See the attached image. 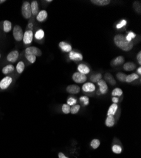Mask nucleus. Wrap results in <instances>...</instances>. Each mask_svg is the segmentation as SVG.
I'll list each match as a JSON object with an SVG mask.
<instances>
[{
  "label": "nucleus",
  "instance_id": "nucleus-36",
  "mask_svg": "<svg viewBox=\"0 0 141 158\" xmlns=\"http://www.w3.org/2000/svg\"><path fill=\"white\" fill-rule=\"evenodd\" d=\"M135 37H136V34H135L134 32L130 31L128 32V34L127 35V36L125 37L127 40L128 42H131L132 40L134 39Z\"/></svg>",
  "mask_w": 141,
  "mask_h": 158
},
{
  "label": "nucleus",
  "instance_id": "nucleus-27",
  "mask_svg": "<svg viewBox=\"0 0 141 158\" xmlns=\"http://www.w3.org/2000/svg\"><path fill=\"white\" fill-rule=\"evenodd\" d=\"M16 70L17 71V73H18L19 74H21L24 72L25 70V63H24V62H22V61H20V62H19L17 63V67H16Z\"/></svg>",
  "mask_w": 141,
  "mask_h": 158
},
{
  "label": "nucleus",
  "instance_id": "nucleus-23",
  "mask_svg": "<svg viewBox=\"0 0 141 158\" xmlns=\"http://www.w3.org/2000/svg\"><path fill=\"white\" fill-rule=\"evenodd\" d=\"M12 29V22H10L9 20H4L3 22V31L5 33H8Z\"/></svg>",
  "mask_w": 141,
  "mask_h": 158
},
{
  "label": "nucleus",
  "instance_id": "nucleus-8",
  "mask_svg": "<svg viewBox=\"0 0 141 158\" xmlns=\"http://www.w3.org/2000/svg\"><path fill=\"white\" fill-rule=\"evenodd\" d=\"M97 84H98L99 87H100L99 91H100V94H106L108 91V87L107 83L106 82V81L103 80V79H101L97 82Z\"/></svg>",
  "mask_w": 141,
  "mask_h": 158
},
{
  "label": "nucleus",
  "instance_id": "nucleus-34",
  "mask_svg": "<svg viewBox=\"0 0 141 158\" xmlns=\"http://www.w3.org/2000/svg\"><path fill=\"white\" fill-rule=\"evenodd\" d=\"M80 109V106L79 104H75L72 106L70 108V113L73 115H75L78 113V112L79 111Z\"/></svg>",
  "mask_w": 141,
  "mask_h": 158
},
{
  "label": "nucleus",
  "instance_id": "nucleus-25",
  "mask_svg": "<svg viewBox=\"0 0 141 158\" xmlns=\"http://www.w3.org/2000/svg\"><path fill=\"white\" fill-rule=\"evenodd\" d=\"M139 78V76L137 73H132V74H130L128 75H127V78H126V80H125V82H127V83H131L132 82L135 81V80H137Z\"/></svg>",
  "mask_w": 141,
  "mask_h": 158
},
{
  "label": "nucleus",
  "instance_id": "nucleus-35",
  "mask_svg": "<svg viewBox=\"0 0 141 158\" xmlns=\"http://www.w3.org/2000/svg\"><path fill=\"white\" fill-rule=\"evenodd\" d=\"M25 57L26 59H27L29 61V62L30 63H32V64L34 63L36 61V57H35V56H34V55H32V54H25Z\"/></svg>",
  "mask_w": 141,
  "mask_h": 158
},
{
  "label": "nucleus",
  "instance_id": "nucleus-37",
  "mask_svg": "<svg viewBox=\"0 0 141 158\" xmlns=\"http://www.w3.org/2000/svg\"><path fill=\"white\" fill-rule=\"evenodd\" d=\"M80 101L83 103V104L85 106H87L89 105V98L86 96H81L80 98Z\"/></svg>",
  "mask_w": 141,
  "mask_h": 158
},
{
  "label": "nucleus",
  "instance_id": "nucleus-2",
  "mask_svg": "<svg viewBox=\"0 0 141 158\" xmlns=\"http://www.w3.org/2000/svg\"><path fill=\"white\" fill-rule=\"evenodd\" d=\"M22 16L25 19H29L32 17V12H31L30 3L29 1H25L23 3L22 8H21Z\"/></svg>",
  "mask_w": 141,
  "mask_h": 158
},
{
  "label": "nucleus",
  "instance_id": "nucleus-15",
  "mask_svg": "<svg viewBox=\"0 0 141 158\" xmlns=\"http://www.w3.org/2000/svg\"><path fill=\"white\" fill-rule=\"evenodd\" d=\"M125 62V58L123 56H119L113 59L111 62V65L112 67H117L122 65Z\"/></svg>",
  "mask_w": 141,
  "mask_h": 158
},
{
  "label": "nucleus",
  "instance_id": "nucleus-11",
  "mask_svg": "<svg viewBox=\"0 0 141 158\" xmlns=\"http://www.w3.org/2000/svg\"><path fill=\"white\" fill-rule=\"evenodd\" d=\"M66 90L68 93L72 94H79L80 91V88L79 86L75 84H72L67 86Z\"/></svg>",
  "mask_w": 141,
  "mask_h": 158
},
{
  "label": "nucleus",
  "instance_id": "nucleus-47",
  "mask_svg": "<svg viewBox=\"0 0 141 158\" xmlns=\"http://www.w3.org/2000/svg\"><path fill=\"white\" fill-rule=\"evenodd\" d=\"M47 2L50 3V2H52V1H51V0H48V1H47Z\"/></svg>",
  "mask_w": 141,
  "mask_h": 158
},
{
  "label": "nucleus",
  "instance_id": "nucleus-33",
  "mask_svg": "<svg viewBox=\"0 0 141 158\" xmlns=\"http://www.w3.org/2000/svg\"><path fill=\"white\" fill-rule=\"evenodd\" d=\"M116 76H117V78L118 79L119 81L122 82H125V80H126V78H127L126 74H125L122 72H118Z\"/></svg>",
  "mask_w": 141,
  "mask_h": 158
},
{
  "label": "nucleus",
  "instance_id": "nucleus-38",
  "mask_svg": "<svg viewBox=\"0 0 141 158\" xmlns=\"http://www.w3.org/2000/svg\"><path fill=\"white\" fill-rule=\"evenodd\" d=\"M77 99H75L74 98H70L69 99L67 100V104L68 105H69L70 106H74V105H75L77 104Z\"/></svg>",
  "mask_w": 141,
  "mask_h": 158
},
{
  "label": "nucleus",
  "instance_id": "nucleus-9",
  "mask_svg": "<svg viewBox=\"0 0 141 158\" xmlns=\"http://www.w3.org/2000/svg\"><path fill=\"white\" fill-rule=\"evenodd\" d=\"M18 57H19V53L18 51L14 50L8 54L7 59L8 60V62L10 63H15L17 61Z\"/></svg>",
  "mask_w": 141,
  "mask_h": 158
},
{
  "label": "nucleus",
  "instance_id": "nucleus-20",
  "mask_svg": "<svg viewBox=\"0 0 141 158\" xmlns=\"http://www.w3.org/2000/svg\"><path fill=\"white\" fill-rule=\"evenodd\" d=\"M135 68H136V65L132 62H128L123 65V69L127 72H131V71L134 70Z\"/></svg>",
  "mask_w": 141,
  "mask_h": 158
},
{
  "label": "nucleus",
  "instance_id": "nucleus-30",
  "mask_svg": "<svg viewBox=\"0 0 141 158\" xmlns=\"http://www.w3.org/2000/svg\"><path fill=\"white\" fill-rule=\"evenodd\" d=\"M101 144V142L100 140L99 139H93L91 142V146L92 147V148L94 149H97L99 147H100Z\"/></svg>",
  "mask_w": 141,
  "mask_h": 158
},
{
  "label": "nucleus",
  "instance_id": "nucleus-29",
  "mask_svg": "<svg viewBox=\"0 0 141 158\" xmlns=\"http://www.w3.org/2000/svg\"><path fill=\"white\" fill-rule=\"evenodd\" d=\"M112 151L114 154H119L122 153V147L118 144H114L112 146Z\"/></svg>",
  "mask_w": 141,
  "mask_h": 158
},
{
  "label": "nucleus",
  "instance_id": "nucleus-26",
  "mask_svg": "<svg viewBox=\"0 0 141 158\" xmlns=\"http://www.w3.org/2000/svg\"><path fill=\"white\" fill-rule=\"evenodd\" d=\"M101 79H102V74L99 73L97 74H94V75H92L90 80L92 81V83H97L99 81H100Z\"/></svg>",
  "mask_w": 141,
  "mask_h": 158
},
{
  "label": "nucleus",
  "instance_id": "nucleus-4",
  "mask_svg": "<svg viewBox=\"0 0 141 158\" xmlns=\"http://www.w3.org/2000/svg\"><path fill=\"white\" fill-rule=\"evenodd\" d=\"M72 79L75 83L83 84L85 83L87 80V77L86 75H83L79 72H75L72 75Z\"/></svg>",
  "mask_w": 141,
  "mask_h": 158
},
{
  "label": "nucleus",
  "instance_id": "nucleus-17",
  "mask_svg": "<svg viewBox=\"0 0 141 158\" xmlns=\"http://www.w3.org/2000/svg\"><path fill=\"white\" fill-rule=\"evenodd\" d=\"M77 69L79 73H81L83 75H87L88 73H89L91 71L90 68L85 64H80L79 66H78Z\"/></svg>",
  "mask_w": 141,
  "mask_h": 158
},
{
  "label": "nucleus",
  "instance_id": "nucleus-31",
  "mask_svg": "<svg viewBox=\"0 0 141 158\" xmlns=\"http://www.w3.org/2000/svg\"><path fill=\"white\" fill-rule=\"evenodd\" d=\"M123 94V91L120 88H115L113 90L112 93H111V96L113 97H120Z\"/></svg>",
  "mask_w": 141,
  "mask_h": 158
},
{
  "label": "nucleus",
  "instance_id": "nucleus-5",
  "mask_svg": "<svg viewBox=\"0 0 141 158\" xmlns=\"http://www.w3.org/2000/svg\"><path fill=\"white\" fill-rule=\"evenodd\" d=\"M25 54H32L35 56L36 57H41L42 55V51L40 49L35 46H30L26 48L25 50Z\"/></svg>",
  "mask_w": 141,
  "mask_h": 158
},
{
  "label": "nucleus",
  "instance_id": "nucleus-46",
  "mask_svg": "<svg viewBox=\"0 0 141 158\" xmlns=\"http://www.w3.org/2000/svg\"><path fill=\"white\" fill-rule=\"evenodd\" d=\"M32 27H33V24H29V28H32Z\"/></svg>",
  "mask_w": 141,
  "mask_h": 158
},
{
  "label": "nucleus",
  "instance_id": "nucleus-32",
  "mask_svg": "<svg viewBox=\"0 0 141 158\" xmlns=\"http://www.w3.org/2000/svg\"><path fill=\"white\" fill-rule=\"evenodd\" d=\"M70 108L71 107L69 105H68L67 104H63L62 105L61 110L64 114L68 115L70 113Z\"/></svg>",
  "mask_w": 141,
  "mask_h": 158
},
{
  "label": "nucleus",
  "instance_id": "nucleus-43",
  "mask_svg": "<svg viewBox=\"0 0 141 158\" xmlns=\"http://www.w3.org/2000/svg\"><path fill=\"white\" fill-rule=\"evenodd\" d=\"M58 157L59 158H69V157L66 156L63 152H59L58 153Z\"/></svg>",
  "mask_w": 141,
  "mask_h": 158
},
{
  "label": "nucleus",
  "instance_id": "nucleus-45",
  "mask_svg": "<svg viewBox=\"0 0 141 158\" xmlns=\"http://www.w3.org/2000/svg\"><path fill=\"white\" fill-rule=\"evenodd\" d=\"M4 2H6V1H5V0H0V4H2V3H4Z\"/></svg>",
  "mask_w": 141,
  "mask_h": 158
},
{
  "label": "nucleus",
  "instance_id": "nucleus-19",
  "mask_svg": "<svg viewBox=\"0 0 141 158\" xmlns=\"http://www.w3.org/2000/svg\"><path fill=\"white\" fill-rule=\"evenodd\" d=\"M104 79H105V80L108 83H109L111 85H115L117 84V82L115 79H114L113 76L109 73H105V75H104Z\"/></svg>",
  "mask_w": 141,
  "mask_h": 158
},
{
  "label": "nucleus",
  "instance_id": "nucleus-13",
  "mask_svg": "<svg viewBox=\"0 0 141 158\" xmlns=\"http://www.w3.org/2000/svg\"><path fill=\"white\" fill-rule=\"evenodd\" d=\"M59 47L62 51L65 53H70L72 50V46L65 41H61L59 43Z\"/></svg>",
  "mask_w": 141,
  "mask_h": 158
},
{
  "label": "nucleus",
  "instance_id": "nucleus-40",
  "mask_svg": "<svg viewBox=\"0 0 141 158\" xmlns=\"http://www.w3.org/2000/svg\"><path fill=\"white\" fill-rule=\"evenodd\" d=\"M127 24V21L125 20H122V21L120 22V23L118 24L117 25H116V28L117 29H122V27H123L124 26H125Z\"/></svg>",
  "mask_w": 141,
  "mask_h": 158
},
{
  "label": "nucleus",
  "instance_id": "nucleus-22",
  "mask_svg": "<svg viewBox=\"0 0 141 158\" xmlns=\"http://www.w3.org/2000/svg\"><path fill=\"white\" fill-rule=\"evenodd\" d=\"M15 70V67L13 65H8L7 66H5L2 69V72L4 75H8L10 73L13 72Z\"/></svg>",
  "mask_w": 141,
  "mask_h": 158
},
{
  "label": "nucleus",
  "instance_id": "nucleus-14",
  "mask_svg": "<svg viewBox=\"0 0 141 158\" xmlns=\"http://www.w3.org/2000/svg\"><path fill=\"white\" fill-rule=\"evenodd\" d=\"M48 17V12L46 10H41L39 11L38 15H36V19L39 22H43Z\"/></svg>",
  "mask_w": 141,
  "mask_h": 158
},
{
  "label": "nucleus",
  "instance_id": "nucleus-21",
  "mask_svg": "<svg viewBox=\"0 0 141 158\" xmlns=\"http://www.w3.org/2000/svg\"><path fill=\"white\" fill-rule=\"evenodd\" d=\"M115 124V119L114 116L109 115L107 116V118L105 120V125L108 127H112Z\"/></svg>",
  "mask_w": 141,
  "mask_h": 158
},
{
  "label": "nucleus",
  "instance_id": "nucleus-24",
  "mask_svg": "<svg viewBox=\"0 0 141 158\" xmlns=\"http://www.w3.org/2000/svg\"><path fill=\"white\" fill-rule=\"evenodd\" d=\"M118 108V106L117 104H114V103L112 104L110 106H109V108L108 109V113H107V116H109V115L114 116V115L116 114V112H117Z\"/></svg>",
  "mask_w": 141,
  "mask_h": 158
},
{
  "label": "nucleus",
  "instance_id": "nucleus-10",
  "mask_svg": "<svg viewBox=\"0 0 141 158\" xmlns=\"http://www.w3.org/2000/svg\"><path fill=\"white\" fill-rule=\"evenodd\" d=\"M82 90L85 93H93L96 90V86L92 82H87L82 85Z\"/></svg>",
  "mask_w": 141,
  "mask_h": 158
},
{
  "label": "nucleus",
  "instance_id": "nucleus-7",
  "mask_svg": "<svg viewBox=\"0 0 141 158\" xmlns=\"http://www.w3.org/2000/svg\"><path fill=\"white\" fill-rule=\"evenodd\" d=\"M34 37V34L32 30H26L24 33L23 42L25 44H30L32 43Z\"/></svg>",
  "mask_w": 141,
  "mask_h": 158
},
{
  "label": "nucleus",
  "instance_id": "nucleus-12",
  "mask_svg": "<svg viewBox=\"0 0 141 158\" xmlns=\"http://www.w3.org/2000/svg\"><path fill=\"white\" fill-rule=\"evenodd\" d=\"M69 58L71 60L75 61V62H80L83 60V55L78 52L70 51L69 53Z\"/></svg>",
  "mask_w": 141,
  "mask_h": 158
},
{
  "label": "nucleus",
  "instance_id": "nucleus-44",
  "mask_svg": "<svg viewBox=\"0 0 141 158\" xmlns=\"http://www.w3.org/2000/svg\"><path fill=\"white\" fill-rule=\"evenodd\" d=\"M137 73L140 75H141V67H139L138 68H137Z\"/></svg>",
  "mask_w": 141,
  "mask_h": 158
},
{
  "label": "nucleus",
  "instance_id": "nucleus-18",
  "mask_svg": "<svg viewBox=\"0 0 141 158\" xmlns=\"http://www.w3.org/2000/svg\"><path fill=\"white\" fill-rule=\"evenodd\" d=\"M91 2L97 6L104 7L110 3L111 1L110 0H91Z\"/></svg>",
  "mask_w": 141,
  "mask_h": 158
},
{
  "label": "nucleus",
  "instance_id": "nucleus-28",
  "mask_svg": "<svg viewBox=\"0 0 141 158\" xmlns=\"http://www.w3.org/2000/svg\"><path fill=\"white\" fill-rule=\"evenodd\" d=\"M35 38L37 40L43 39L44 37V32L43 29H39L34 35Z\"/></svg>",
  "mask_w": 141,
  "mask_h": 158
},
{
  "label": "nucleus",
  "instance_id": "nucleus-1",
  "mask_svg": "<svg viewBox=\"0 0 141 158\" xmlns=\"http://www.w3.org/2000/svg\"><path fill=\"white\" fill-rule=\"evenodd\" d=\"M114 43L117 46L122 49L123 51H130L134 47V43L132 41L128 42L125 36L122 34H117L114 37Z\"/></svg>",
  "mask_w": 141,
  "mask_h": 158
},
{
  "label": "nucleus",
  "instance_id": "nucleus-3",
  "mask_svg": "<svg viewBox=\"0 0 141 158\" xmlns=\"http://www.w3.org/2000/svg\"><path fill=\"white\" fill-rule=\"evenodd\" d=\"M24 33V32H23V30L20 25H15L13 29V35L15 40H17L18 42L21 41L23 39Z\"/></svg>",
  "mask_w": 141,
  "mask_h": 158
},
{
  "label": "nucleus",
  "instance_id": "nucleus-16",
  "mask_svg": "<svg viewBox=\"0 0 141 158\" xmlns=\"http://www.w3.org/2000/svg\"><path fill=\"white\" fill-rule=\"evenodd\" d=\"M31 7V12H32V15L34 16H36L39 12V4L37 1H33L30 4Z\"/></svg>",
  "mask_w": 141,
  "mask_h": 158
},
{
  "label": "nucleus",
  "instance_id": "nucleus-42",
  "mask_svg": "<svg viewBox=\"0 0 141 158\" xmlns=\"http://www.w3.org/2000/svg\"><path fill=\"white\" fill-rule=\"evenodd\" d=\"M111 101L113 103L117 104V103H118V102H119V98H118V97H113Z\"/></svg>",
  "mask_w": 141,
  "mask_h": 158
},
{
  "label": "nucleus",
  "instance_id": "nucleus-41",
  "mask_svg": "<svg viewBox=\"0 0 141 158\" xmlns=\"http://www.w3.org/2000/svg\"><path fill=\"white\" fill-rule=\"evenodd\" d=\"M137 60L138 62V63L139 65H141V51H140L138 53L137 55Z\"/></svg>",
  "mask_w": 141,
  "mask_h": 158
},
{
  "label": "nucleus",
  "instance_id": "nucleus-48",
  "mask_svg": "<svg viewBox=\"0 0 141 158\" xmlns=\"http://www.w3.org/2000/svg\"><path fill=\"white\" fill-rule=\"evenodd\" d=\"M0 58H1V54H0Z\"/></svg>",
  "mask_w": 141,
  "mask_h": 158
},
{
  "label": "nucleus",
  "instance_id": "nucleus-6",
  "mask_svg": "<svg viewBox=\"0 0 141 158\" xmlns=\"http://www.w3.org/2000/svg\"><path fill=\"white\" fill-rule=\"evenodd\" d=\"M13 79L10 76H6L1 81H0V89L5 90L8 88V87L12 83Z\"/></svg>",
  "mask_w": 141,
  "mask_h": 158
},
{
  "label": "nucleus",
  "instance_id": "nucleus-39",
  "mask_svg": "<svg viewBox=\"0 0 141 158\" xmlns=\"http://www.w3.org/2000/svg\"><path fill=\"white\" fill-rule=\"evenodd\" d=\"M133 6H134V8L135 10V12L140 14V3H139L137 1H135L134 3Z\"/></svg>",
  "mask_w": 141,
  "mask_h": 158
}]
</instances>
